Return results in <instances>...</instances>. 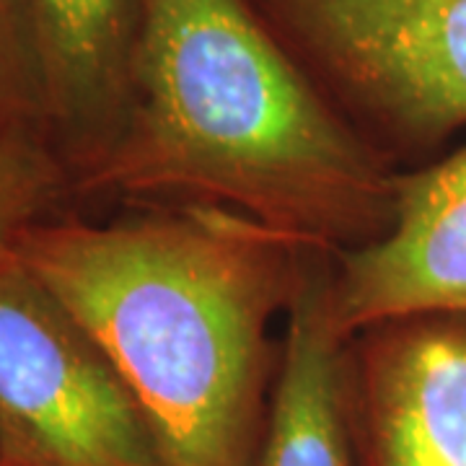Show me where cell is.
<instances>
[{
    "label": "cell",
    "instance_id": "cell-12",
    "mask_svg": "<svg viewBox=\"0 0 466 466\" xmlns=\"http://www.w3.org/2000/svg\"><path fill=\"white\" fill-rule=\"evenodd\" d=\"M0 466H14V464H0Z\"/></svg>",
    "mask_w": 466,
    "mask_h": 466
},
{
    "label": "cell",
    "instance_id": "cell-5",
    "mask_svg": "<svg viewBox=\"0 0 466 466\" xmlns=\"http://www.w3.org/2000/svg\"><path fill=\"white\" fill-rule=\"evenodd\" d=\"M360 466H466V317L394 319L345 342Z\"/></svg>",
    "mask_w": 466,
    "mask_h": 466
},
{
    "label": "cell",
    "instance_id": "cell-7",
    "mask_svg": "<svg viewBox=\"0 0 466 466\" xmlns=\"http://www.w3.org/2000/svg\"><path fill=\"white\" fill-rule=\"evenodd\" d=\"M24 3L42 63L52 146L78 195L125 127L148 0Z\"/></svg>",
    "mask_w": 466,
    "mask_h": 466
},
{
    "label": "cell",
    "instance_id": "cell-6",
    "mask_svg": "<svg viewBox=\"0 0 466 466\" xmlns=\"http://www.w3.org/2000/svg\"><path fill=\"white\" fill-rule=\"evenodd\" d=\"M417 314L466 317V143L400 171L391 226L334 254L332 319L345 339Z\"/></svg>",
    "mask_w": 466,
    "mask_h": 466
},
{
    "label": "cell",
    "instance_id": "cell-10",
    "mask_svg": "<svg viewBox=\"0 0 466 466\" xmlns=\"http://www.w3.org/2000/svg\"><path fill=\"white\" fill-rule=\"evenodd\" d=\"M0 127L50 137L42 63L24 0H0Z\"/></svg>",
    "mask_w": 466,
    "mask_h": 466
},
{
    "label": "cell",
    "instance_id": "cell-11",
    "mask_svg": "<svg viewBox=\"0 0 466 466\" xmlns=\"http://www.w3.org/2000/svg\"><path fill=\"white\" fill-rule=\"evenodd\" d=\"M0 464H3V453H0Z\"/></svg>",
    "mask_w": 466,
    "mask_h": 466
},
{
    "label": "cell",
    "instance_id": "cell-9",
    "mask_svg": "<svg viewBox=\"0 0 466 466\" xmlns=\"http://www.w3.org/2000/svg\"><path fill=\"white\" fill-rule=\"evenodd\" d=\"M73 177L47 135L0 127V251L32 226L60 216Z\"/></svg>",
    "mask_w": 466,
    "mask_h": 466
},
{
    "label": "cell",
    "instance_id": "cell-2",
    "mask_svg": "<svg viewBox=\"0 0 466 466\" xmlns=\"http://www.w3.org/2000/svg\"><path fill=\"white\" fill-rule=\"evenodd\" d=\"M400 171L247 0H148L125 127L78 195L216 205L342 254L391 226Z\"/></svg>",
    "mask_w": 466,
    "mask_h": 466
},
{
    "label": "cell",
    "instance_id": "cell-1",
    "mask_svg": "<svg viewBox=\"0 0 466 466\" xmlns=\"http://www.w3.org/2000/svg\"><path fill=\"white\" fill-rule=\"evenodd\" d=\"M106 352L167 466H254L280 368L275 319L309 247L216 205L55 216L14 244Z\"/></svg>",
    "mask_w": 466,
    "mask_h": 466
},
{
    "label": "cell",
    "instance_id": "cell-8",
    "mask_svg": "<svg viewBox=\"0 0 466 466\" xmlns=\"http://www.w3.org/2000/svg\"><path fill=\"white\" fill-rule=\"evenodd\" d=\"M332 251L306 254L283 317L280 368L254 466H352L345 337L332 319Z\"/></svg>",
    "mask_w": 466,
    "mask_h": 466
},
{
    "label": "cell",
    "instance_id": "cell-3",
    "mask_svg": "<svg viewBox=\"0 0 466 466\" xmlns=\"http://www.w3.org/2000/svg\"><path fill=\"white\" fill-rule=\"evenodd\" d=\"M337 115L397 168L466 127V0H247Z\"/></svg>",
    "mask_w": 466,
    "mask_h": 466
},
{
    "label": "cell",
    "instance_id": "cell-4",
    "mask_svg": "<svg viewBox=\"0 0 466 466\" xmlns=\"http://www.w3.org/2000/svg\"><path fill=\"white\" fill-rule=\"evenodd\" d=\"M0 453L14 466H167L106 352L14 247L0 251Z\"/></svg>",
    "mask_w": 466,
    "mask_h": 466
}]
</instances>
